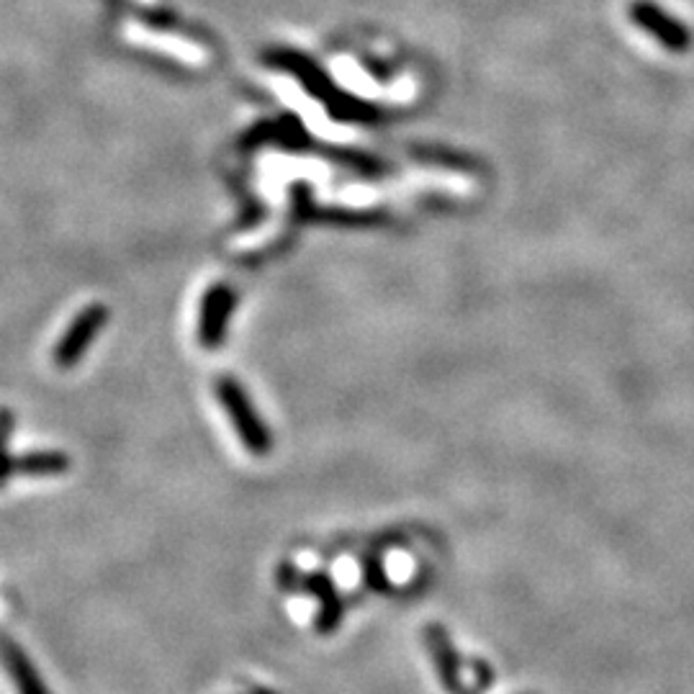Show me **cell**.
Listing matches in <instances>:
<instances>
[{
  "instance_id": "obj_8",
  "label": "cell",
  "mask_w": 694,
  "mask_h": 694,
  "mask_svg": "<svg viewBox=\"0 0 694 694\" xmlns=\"http://www.w3.org/2000/svg\"><path fill=\"white\" fill-rule=\"evenodd\" d=\"M67 469H70V458L55 453V450H36V453L13 458V471L24 476H57L65 474Z\"/></svg>"
},
{
  "instance_id": "obj_6",
  "label": "cell",
  "mask_w": 694,
  "mask_h": 694,
  "mask_svg": "<svg viewBox=\"0 0 694 694\" xmlns=\"http://www.w3.org/2000/svg\"><path fill=\"white\" fill-rule=\"evenodd\" d=\"M0 663L9 671L16 694H52L40 669L34 667L32 656L21 648L11 636H0Z\"/></svg>"
},
{
  "instance_id": "obj_2",
  "label": "cell",
  "mask_w": 694,
  "mask_h": 694,
  "mask_svg": "<svg viewBox=\"0 0 694 694\" xmlns=\"http://www.w3.org/2000/svg\"><path fill=\"white\" fill-rule=\"evenodd\" d=\"M628 16L640 32L659 42L671 55H686L694 47V32L690 24L676 19L656 0H632L628 5Z\"/></svg>"
},
{
  "instance_id": "obj_3",
  "label": "cell",
  "mask_w": 694,
  "mask_h": 694,
  "mask_svg": "<svg viewBox=\"0 0 694 694\" xmlns=\"http://www.w3.org/2000/svg\"><path fill=\"white\" fill-rule=\"evenodd\" d=\"M217 388H219V399L221 404H224L229 419H232L234 427H238L240 438L247 445V450H253V453H265L271 442L268 432H265L263 422L257 419L253 404L247 401V394L242 392L238 381H232V378L219 381Z\"/></svg>"
},
{
  "instance_id": "obj_7",
  "label": "cell",
  "mask_w": 694,
  "mask_h": 694,
  "mask_svg": "<svg viewBox=\"0 0 694 694\" xmlns=\"http://www.w3.org/2000/svg\"><path fill=\"white\" fill-rule=\"evenodd\" d=\"M232 304H234L232 294H229V288L224 286L211 288V291L206 294L203 307H201V324H198V338H201L203 348L219 345Z\"/></svg>"
},
{
  "instance_id": "obj_4",
  "label": "cell",
  "mask_w": 694,
  "mask_h": 694,
  "mask_svg": "<svg viewBox=\"0 0 694 694\" xmlns=\"http://www.w3.org/2000/svg\"><path fill=\"white\" fill-rule=\"evenodd\" d=\"M103 324H106V309L101 307V304H90V307L82 309L57 342V348H55L57 368L67 371V368H73V365H78L80 357L86 355V350L93 345L96 334L101 332Z\"/></svg>"
},
{
  "instance_id": "obj_1",
  "label": "cell",
  "mask_w": 694,
  "mask_h": 694,
  "mask_svg": "<svg viewBox=\"0 0 694 694\" xmlns=\"http://www.w3.org/2000/svg\"><path fill=\"white\" fill-rule=\"evenodd\" d=\"M278 584L280 590L286 592H307L311 597L319 599V609L315 615V630L319 636H332V632L340 630L345 605H342V597L330 574H324V571L301 574V571H296L284 563V566L278 569Z\"/></svg>"
},
{
  "instance_id": "obj_9",
  "label": "cell",
  "mask_w": 694,
  "mask_h": 694,
  "mask_svg": "<svg viewBox=\"0 0 694 694\" xmlns=\"http://www.w3.org/2000/svg\"><path fill=\"white\" fill-rule=\"evenodd\" d=\"M11 430H13V415L9 409H0V489L9 484V476L13 474V458L9 453Z\"/></svg>"
},
{
  "instance_id": "obj_10",
  "label": "cell",
  "mask_w": 694,
  "mask_h": 694,
  "mask_svg": "<svg viewBox=\"0 0 694 694\" xmlns=\"http://www.w3.org/2000/svg\"><path fill=\"white\" fill-rule=\"evenodd\" d=\"M363 571H365V584H368L373 592H378V594L388 592V586H392V582H388L386 569H384V563H381V559H368V561H365Z\"/></svg>"
},
{
  "instance_id": "obj_5",
  "label": "cell",
  "mask_w": 694,
  "mask_h": 694,
  "mask_svg": "<svg viewBox=\"0 0 694 694\" xmlns=\"http://www.w3.org/2000/svg\"><path fill=\"white\" fill-rule=\"evenodd\" d=\"M425 646H427V651H430L432 667L434 671H438L442 690H445L448 694L466 692V686H463V679H461V656H458L453 640H450V632L442 628L440 623L427 625Z\"/></svg>"
}]
</instances>
